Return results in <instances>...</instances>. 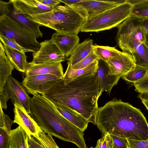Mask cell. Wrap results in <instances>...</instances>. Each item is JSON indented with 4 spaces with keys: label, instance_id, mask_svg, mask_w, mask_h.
Segmentation results:
<instances>
[{
    "label": "cell",
    "instance_id": "6da1fadb",
    "mask_svg": "<svg viewBox=\"0 0 148 148\" xmlns=\"http://www.w3.org/2000/svg\"><path fill=\"white\" fill-rule=\"evenodd\" d=\"M102 92L96 73L66 83L61 79L41 94L53 103L62 104L76 111L96 125L98 101Z\"/></svg>",
    "mask_w": 148,
    "mask_h": 148
},
{
    "label": "cell",
    "instance_id": "7a4b0ae2",
    "mask_svg": "<svg viewBox=\"0 0 148 148\" xmlns=\"http://www.w3.org/2000/svg\"><path fill=\"white\" fill-rule=\"evenodd\" d=\"M96 125L103 134L148 140V123L143 113L121 99H114L99 108Z\"/></svg>",
    "mask_w": 148,
    "mask_h": 148
},
{
    "label": "cell",
    "instance_id": "3957f363",
    "mask_svg": "<svg viewBox=\"0 0 148 148\" xmlns=\"http://www.w3.org/2000/svg\"><path fill=\"white\" fill-rule=\"evenodd\" d=\"M30 105L33 119L46 133L73 143L78 148H88L84 132L62 116L49 100L37 93L31 98Z\"/></svg>",
    "mask_w": 148,
    "mask_h": 148
},
{
    "label": "cell",
    "instance_id": "277c9868",
    "mask_svg": "<svg viewBox=\"0 0 148 148\" xmlns=\"http://www.w3.org/2000/svg\"><path fill=\"white\" fill-rule=\"evenodd\" d=\"M29 19L56 32L77 35L88 18L85 11L66 5H58L43 14L26 15Z\"/></svg>",
    "mask_w": 148,
    "mask_h": 148
},
{
    "label": "cell",
    "instance_id": "5b68a950",
    "mask_svg": "<svg viewBox=\"0 0 148 148\" xmlns=\"http://www.w3.org/2000/svg\"><path fill=\"white\" fill-rule=\"evenodd\" d=\"M117 27L116 41L123 52L134 56L146 48L147 34L143 20L130 16Z\"/></svg>",
    "mask_w": 148,
    "mask_h": 148
},
{
    "label": "cell",
    "instance_id": "8992f818",
    "mask_svg": "<svg viewBox=\"0 0 148 148\" xmlns=\"http://www.w3.org/2000/svg\"><path fill=\"white\" fill-rule=\"evenodd\" d=\"M133 7V5L128 0H124L114 8L88 18L81 31L98 32L117 27L130 16Z\"/></svg>",
    "mask_w": 148,
    "mask_h": 148
},
{
    "label": "cell",
    "instance_id": "52a82bcc",
    "mask_svg": "<svg viewBox=\"0 0 148 148\" xmlns=\"http://www.w3.org/2000/svg\"><path fill=\"white\" fill-rule=\"evenodd\" d=\"M0 35L11 39L27 52H35L40 48L37 37L8 15L0 17Z\"/></svg>",
    "mask_w": 148,
    "mask_h": 148
},
{
    "label": "cell",
    "instance_id": "ba28073f",
    "mask_svg": "<svg viewBox=\"0 0 148 148\" xmlns=\"http://www.w3.org/2000/svg\"><path fill=\"white\" fill-rule=\"evenodd\" d=\"M22 83L9 76L0 92V105L3 109H6L7 102L11 99L14 104L15 102L22 106L33 118L30 105V97Z\"/></svg>",
    "mask_w": 148,
    "mask_h": 148
},
{
    "label": "cell",
    "instance_id": "9c48e42d",
    "mask_svg": "<svg viewBox=\"0 0 148 148\" xmlns=\"http://www.w3.org/2000/svg\"><path fill=\"white\" fill-rule=\"evenodd\" d=\"M33 60L29 62L32 65L62 62L65 56L57 46L50 40L40 43V47L33 53Z\"/></svg>",
    "mask_w": 148,
    "mask_h": 148
},
{
    "label": "cell",
    "instance_id": "30bf717a",
    "mask_svg": "<svg viewBox=\"0 0 148 148\" xmlns=\"http://www.w3.org/2000/svg\"><path fill=\"white\" fill-rule=\"evenodd\" d=\"M61 79L53 75H37L25 76L22 83L28 93L33 95L41 94Z\"/></svg>",
    "mask_w": 148,
    "mask_h": 148
},
{
    "label": "cell",
    "instance_id": "8fae6325",
    "mask_svg": "<svg viewBox=\"0 0 148 148\" xmlns=\"http://www.w3.org/2000/svg\"><path fill=\"white\" fill-rule=\"evenodd\" d=\"M108 66V75L122 77L136 66V61L131 54L121 52L118 56L107 62Z\"/></svg>",
    "mask_w": 148,
    "mask_h": 148
},
{
    "label": "cell",
    "instance_id": "7c38bea8",
    "mask_svg": "<svg viewBox=\"0 0 148 148\" xmlns=\"http://www.w3.org/2000/svg\"><path fill=\"white\" fill-rule=\"evenodd\" d=\"M14 123H16L26 132L28 137L31 136L38 137V133L40 128L36 121L27 112L22 106L15 102L14 104Z\"/></svg>",
    "mask_w": 148,
    "mask_h": 148
},
{
    "label": "cell",
    "instance_id": "4fadbf2b",
    "mask_svg": "<svg viewBox=\"0 0 148 148\" xmlns=\"http://www.w3.org/2000/svg\"><path fill=\"white\" fill-rule=\"evenodd\" d=\"M14 14L30 15L44 13L54 8L41 3L38 0H10Z\"/></svg>",
    "mask_w": 148,
    "mask_h": 148
},
{
    "label": "cell",
    "instance_id": "5bb4252c",
    "mask_svg": "<svg viewBox=\"0 0 148 148\" xmlns=\"http://www.w3.org/2000/svg\"><path fill=\"white\" fill-rule=\"evenodd\" d=\"M124 1L83 0L71 6L85 11L88 18L97 15L114 8Z\"/></svg>",
    "mask_w": 148,
    "mask_h": 148
},
{
    "label": "cell",
    "instance_id": "9a60e30c",
    "mask_svg": "<svg viewBox=\"0 0 148 148\" xmlns=\"http://www.w3.org/2000/svg\"><path fill=\"white\" fill-rule=\"evenodd\" d=\"M108 66L107 62L98 60V67L96 72L100 88L110 95L113 87L117 84L120 77L108 75Z\"/></svg>",
    "mask_w": 148,
    "mask_h": 148
},
{
    "label": "cell",
    "instance_id": "2e32d148",
    "mask_svg": "<svg viewBox=\"0 0 148 148\" xmlns=\"http://www.w3.org/2000/svg\"><path fill=\"white\" fill-rule=\"evenodd\" d=\"M51 40L57 46L65 57L70 56L73 50L79 44L77 35L64 34L56 32Z\"/></svg>",
    "mask_w": 148,
    "mask_h": 148
},
{
    "label": "cell",
    "instance_id": "e0dca14e",
    "mask_svg": "<svg viewBox=\"0 0 148 148\" xmlns=\"http://www.w3.org/2000/svg\"><path fill=\"white\" fill-rule=\"evenodd\" d=\"M26 76L41 74H51L62 79L64 73L61 62L32 65L29 64Z\"/></svg>",
    "mask_w": 148,
    "mask_h": 148
},
{
    "label": "cell",
    "instance_id": "ac0fdd59",
    "mask_svg": "<svg viewBox=\"0 0 148 148\" xmlns=\"http://www.w3.org/2000/svg\"><path fill=\"white\" fill-rule=\"evenodd\" d=\"M53 103L62 115L71 123L84 132L86 129L89 122L81 115L62 104L57 103Z\"/></svg>",
    "mask_w": 148,
    "mask_h": 148
},
{
    "label": "cell",
    "instance_id": "d6986e66",
    "mask_svg": "<svg viewBox=\"0 0 148 148\" xmlns=\"http://www.w3.org/2000/svg\"><path fill=\"white\" fill-rule=\"evenodd\" d=\"M7 56L16 70L25 73L28 68L29 62L27 61V56L25 53L22 52L10 46L3 45Z\"/></svg>",
    "mask_w": 148,
    "mask_h": 148
},
{
    "label": "cell",
    "instance_id": "ffe728a7",
    "mask_svg": "<svg viewBox=\"0 0 148 148\" xmlns=\"http://www.w3.org/2000/svg\"><path fill=\"white\" fill-rule=\"evenodd\" d=\"M0 108V148H9L10 132L14 123L4 113L1 105Z\"/></svg>",
    "mask_w": 148,
    "mask_h": 148
},
{
    "label": "cell",
    "instance_id": "44dd1931",
    "mask_svg": "<svg viewBox=\"0 0 148 148\" xmlns=\"http://www.w3.org/2000/svg\"><path fill=\"white\" fill-rule=\"evenodd\" d=\"M94 45L93 40L90 38L79 44L68 59L67 63L72 66L80 61L92 51Z\"/></svg>",
    "mask_w": 148,
    "mask_h": 148
},
{
    "label": "cell",
    "instance_id": "7402d4cb",
    "mask_svg": "<svg viewBox=\"0 0 148 148\" xmlns=\"http://www.w3.org/2000/svg\"><path fill=\"white\" fill-rule=\"evenodd\" d=\"M98 60L94 61L87 67L78 69H73L68 63L66 70L64 74L62 79L65 83L82 76H87L95 74L97 72L98 64Z\"/></svg>",
    "mask_w": 148,
    "mask_h": 148
},
{
    "label": "cell",
    "instance_id": "603a6c76",
    "mask_svg": "<svg viewBox=\"0 0 148 148\" xmlns=\"http://www.w3.org/2000/svg\"><path fill=\"white\" fill-rule=\"evenodd\" d=\"M3 44L0 43V92L15 69L5 55Z\"/></svg>",
    "mask_w": 148,
    "mask_h": 148
},
{
    "label": "cell",
    "instance_id": "cb8c5ba5",
    "mask_svg": "<svg viewBox=\"0 0 148 148\" xmlns=\"http://www.w3.org/2000/svg\"><path fill=\"white\" fill-rule=\"evenodd\" d=\"M9 14L10 15L8 16L11 18L38 38L42 37L43 33L40 30L39 26L40 25L39 24L29 19L25 15L14 14L12 12H10Z\"/></svg>",
    "mask_w": 148,
    "mask_h": 148
},
{
    "label": "cell",
    "instance_id": "d4e9b609",
    "mask_svg": "<svg viewBox=\"0 0 148 148\" xmlns=\"http://www.w3.org/2000/svg\"><path fill=\"white\" fill-rule=\"evenodd\" d=\"M10 137L9 148H29L28 135L20 126L11 131Z\"/></svg>",
    "mask_w": 148,
    "mask_h": 148
},
{
    "label": "cell",
    "instance_id": "484cf974",
    "mask_svg": "<svg viewBox=\"0 0 148 148\" xmlns=\"http://www.w3.org/2000/svg\"><path fill=\"white\" fill-rule=\"evenodd\" d=\"M93 51L99 59L107 62L121 53L115 47L94 45Z\"/></svg>",
    "mask_w": 148,
    "mask_h": 148
},
{
    "label": "cell",
    "instance_id": "4316f807",
    "mask_svg": "<svg viewBox=\"0 0 148 148\" xmlns=\"http://www.w3.org/2000/svg\"><path fill=\"white\" fill-rule=\"evenodd\" d=\"M133 5L130 16L148 20V0H128Z\"/></svg>",
    "mask_w": 148,
    "mask_h": 148
},
{
    "label": "cell",
    "instance_id": "83f0119b",
    "mask_svg": "<svg viewBox=\"0 0 148 148\" xmlns=\"http://www.w3.org/2000/svg\"><path fill=\"white\" fill-rule=\"evenodd\" d=\"M148 75V67L136 64L134 69L122 77V78L128 82L134 84L141 80Z\"/></svg>",
    "mask_w": 148,
    "mask_h": 148
},
{
    "label": "cell",
    "instance_id": "f1b7e54d",
    "mask_svg": "<svg viewBox=\"0 0 148 148\" xmlns=\"http://www.w3.org/2000/svg\"><path fill=\"white\" fill-rule=\"evenodd\" d=\"M98 59H99L94 52L93 49L92 51L80 61L72 66L69 64L70 65L71 68L72 69H80L87 67Z\"/></svg>",
    "mask_w": 148,
    "mask_h": 148
},
{
    "label": "cell",
    "instance_id": "f546056e",
    "mask_svg": "<svg viewBox=\"0 0 148 148\" xmlns=\"http://www.w3.org/2000/svg\"><path fill=\"white\" fill-rule=\"evenodd\" d=\"M134 84L135 91L140 94L148 95V75Z\"/></svg>",
    "mask_w": 148,
    "mask_h": 148
},
{
    "label": "cell",
    "instance_id": "4dcf8cb0",
    "mask_svg": "<svg viewBox=\"0 0 148 148\" xmlns=\"http://www.w3.org/2000/svg\"><path fill=\"white\" fill-rule=\"evenodd\" d=\"M0 42L3 43V45H7L11 47L22 52L25 53L27 52L12 40L3 35H0Z\"/></svg>",
    "mask_w": 148,
    "mask_h": 148
},
{
    "label": "cell",
    "instance_id": "1f68e13d",
    "mask_svg": "<svg viewBox=\"0 0 148 148\" xmlns=\"http://www.w3.org/2000/svg\"><path fill=\"white\" fill-rule=\"evenodd\" d=\"M110 135L114 145L116 148H128V141L127 139L112 135Z\"/></svg>",
    "mask_w": 148,
    "mask_h": 148
},
{
    "label": "cell",
    "instance_id": "d6a6232c",
    "mask_svg": "<svg viewBox=\"0 0 148 148\" xmlns=\"http://www.w3.org/2000/svg\"><path fill=\"white\" fill-rule=\"evenodd\" d=\"M127 139L128 148H148V140Z\"/></svg>",
    "mask_w": 148,
    "mask_h": 148
},
{
    "label": "cell",
    "instance_id": "836d02e7",
    "mask_svg": "<svg viewBox=\"0 0 148 148\" xmlns=\"http://www.w3.org/2000/svg\"><path fill=\"white\" fill-rule=\"evenodd\" d=\"M10 3L9 1L6 2L0 1V17L4 15H8L10 13L8 9L9 4Z\"/></svg>",
    "mask_w": 148,
    "mask_h": 148
},
{
    "label": "cell",
    "instance_id": "e575fe53",
    "mask_svg": "<svg viewBox=\"0 0 148 148\" xmlns=\"http://www.w3.org/2000/svg\"><path fill=\"white\" fill-rule=\"evenodd\" d=\"M28 142L29 148H45L33 136H31V138L28 137Z\"/></svg>",
    "mask_w": 148,
    "mask_h": 148
},
{
    "label": "cell",
    "instance_id": "d590c367",
    "mask_svg": "<svg viewBox=\"0 0 148 148\" xmlns=\"http://www.w3.org/2000/svg\"><path fill=\"white\" fill-rule=\"evenodd\" d=\"M107 136V134H104L103 136L97 140L95 147L90 148H108Z\"/></svg>",
    "mask_w": 148,
    "mask_h": 148
},
{
    "label": "cell",
    "instance_id": "8d00e7d4",
    "mask_svg": "<svg viewBox=\"0 0 148 148\" xmlns=\"http://www.w3.org/2000/svg\"><path fill=\"white\" fill-rule=\"evenodd\" d=\"M42 4L50 8H54L61 2L60 0H38Z\"/></svg>",
    "mask_w": 148,
    "mask_h": 148
},
{
    "label": "cell",
    "instance_id": "74e56055",
    "mask_svg": "<svg viewBox=\"0 0 148 148\" xmlns=\"http://www.w3.org/2000/svg\"><path fill=\"white\" fill-rule=\"evenodd\" d=\"M138 97L148 110V95L139 94L138 95Z\"/></svg>",
    "mask_w": 148,
    "mask_h": 148
},
{
    "label": "cell",
    "instance_id": "f35d334b",
    "mask_svg": "<svg viewBox=\"0 0 148 148\" xmlns=\"http://www.w3.org/2000/svg\"><path fill=\"white\" fill-rule=\"evenodd\" d=\"M60 1L61 2L64 3L65 5L71 6L82 1L83 0H60Z\"/></svg>",
    "mask_w": 148,
    "mask_h": 148
},
{
    "label": "cell",
    "instance_id": "ab89813d",
    "mask_svg": "<svg viewBox=\"0 0 148 148\" xmlns=\"http://www.w3.org/2000/svg\"><path fill=\"white\" fill-rule=\"evenodd\" d=\"M107 139L108 148H113V142L110 135L108 133H107Z\"/></svg>",
    "mask_w": 148,
    "mask_h": 148
},
{
    "label": "cell",
    "instance_id": "60d3db41",
    "mask_svg": "<svg viewBox=\"0 0 148 148\" xmlns=\"http://www.w3.org/2000/svg\"><path fill=\"white\" fill-rule=\"evenodd\" d=\"M143 24L147 32V35L146 43L148 45V20H143Z\"/></svg>",
    "mask_w": 148,
    "mask_h": 148
},
{
    "label": "cell",
    "instance_id": "b9f144b4",
    "mask_svg": "<svg viewBox=\"0 0 148 148\" xmlns=\"http://www.w3.org/2000/svg\"><path fill=\"white\" fill-rule=\"evenodd\" d=\"M113 148H116L115 146L114 145Z\"/></svg>",
    "mask_w": 148,
    "mask_h": 148
}]
</instances>
